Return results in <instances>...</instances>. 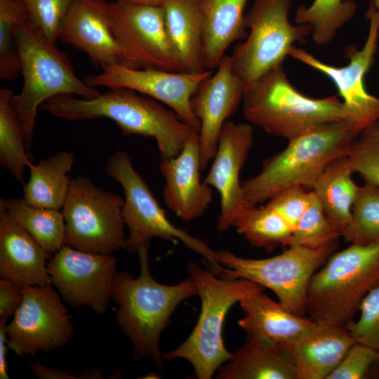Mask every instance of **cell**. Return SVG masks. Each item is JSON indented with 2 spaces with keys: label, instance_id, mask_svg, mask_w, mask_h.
Instances as JSON below:
<instances>
[{
  "label": "cell",
  "instance_id": "obj_35",
  "mask_svg": "<svg viewBox=\"0 0 379 379\" xmlns=\"http://www.w3.org/2000/svg\"><path fill=\"white\" fill-rule=\"evenodd\" d=\"M340 237L341 234L328 220L318 198L310 191L308 206L293 231L289 246L317 248Z\"/></svg>",
  "mask_w": 379,
  "mask_h": 379
},
{
  "label": "cell",
  "instance_id": "obj_2",
  "mask_svg": "<svg viewBox=\"0 0 379 379\" xmlns=\"http://www.w3.org/2000/svg\"><path fill=\"white\" fill-rule=\"evenodd\" d=\"M138 260V278L128 271L114 275L111 299L117 305L116 322L131 343L135 359H149L161 368V334L177 307L197 295V290L191 277L174 285L159 284L150 273L148 254L139 255Z\"/></svg>",
  "mask_w": 379,
  "mask_h": 379
},
{
  "label": "cell",
  "instance_id": "obj_45",
  "mask_svg": "<svg viewBox=\"0 0 379 379\" xmlns=\"http://www.w3.org/2000/svg\"><path fill=\"white\" fill-rule=\"evenodd\" d=\"M114 1H118L121 2L132 4L162 6L167 0H114Z\"/></svg>",
  "mask_w": 379,
  "mask_h": 379
},
{
  "label": "cell",
  "instance_id": "obj_3",
  "mask_svg": "<svg viewBox=\"0 0 379 379\" xmlns=\"http://www.w3.org/2000/svg\"><path fill=\"white\" fill-rule=\"evenodd\" d=\"M357 138L348 120H343L288 140L285 149L264 162L259 173L241 182L246 201L255 206L291 187L312 188L328 164L347 156Z\"/></svg>",
  "mask_w": 379,
  "mask_h": 379
},
{
  "label": "cell",
  "instance_id": "obj_26",
  "mask_svg": "<svg viewBox=\"0 0 379 379\" xmlns=\"http://www.w3.org/2000/svg\"><path fill=\"white\" fill-rule=\"evenodd\" d=\"M219 379H298L286 352L267 340L248 337L218 370Z\"/></svg>",
  "mask_w": 379,
  "mask_h": 379
},
{
  "label": "cell",
  "instance_id": "obj_16",
  "mask_svg": "<svg viewBox=\"0 0 379 379\" xmlns=\"http://www.w3.org/2000/svg\"><path fill=\"white\" fill-rule=\"evenodd\" d=\"M98 74L86 75L84 81L91 87L124 88L150 97L168 106L184 122L198 131L200 122L194 114L191 99L213 70L199 73L132 69L116 63L102 68Z\"/></svg>",
  "mask_w": 379,
  "mask_h": 379
},
{
  "label": "cell",
  "instance_id": "obj_32",
  "mask_svg": "<svg viewBox=\"0 0 379 379\" xmlns=\"http://www.w3.org/2000/svg\"><path fill=\"white\" fill-rule=\"evenodd\" d=\"M356 10L352 0H314L309 6L297 8L294 21L297 25H309L314 43L324 46L354 17Z\"/></svg>",
  "mask_w": 379,
  "mask_h": 379
},
{
  "label": "cell",
  "instance_id": "obj_27",
  "mask_svg": "<svg viewBox=\"0 0 379 379\" xmlns=\"http://www.w3.org/2000/svg\"><path fill=\"white\" fill-rule=\"evenodd\" d=\"M354 173L347 156L338 158L327 165L312 188L341 236L350 222L359 188L352 180Z\"/></svg>",
  "mask_w": 379,
  "mask_h": 379
},
{
  "label": "cell",
  "instance_id": "obj_14",
  "mask_svg": "<svg viewBox=\"0 0 379 379\" xmlns=\"http://www.w3.org/2000/svg\"><path fill=\"white\" fill-rule=\"evenodd\" d=\"M366 18L369 21L366 41L361 49L358 50L354 46L345 48L349 62L345 66L327 64L295 46L288 54L321 72L334 84L350 113L349 123L357 137L365 128L379 121V97L369 93L364 83L365 76L374 60L379 37V10L371 0Z\"/></svg>",
  "mask_w": 379,
  "mask_h": 379
},
{
  "label": "cell",
  "instance_id": "obj_9",
  "mask_svg": "<svg viewBox=\"0 0 379 379\" xmlns=\"http://www.w3.org/2000/svg\"><path fill=\"white\" fill-rule=\"evenodd\" d=\"M334 243L317 248L289 246L281 254L261 259L244 258L228 250L217 251L216 260L222 267L218 276L247 279L270 288L287 310L305 317L310 279L331 256Z\"/></svg>",
  "mask_w": 379,
  "mask_h": 379
},
{
  "label": "cell",
  "instance_id": "obj_34",
  "mask_svg": "<svg viewBox=\"0 0 379 379\" xmlns=\"http://www.w3.org/2000/svg\"><path fill=\"white\" fill-rule=\"evenodd\" d=\"M29 22L24 1L0 0V79L11 81L21 74L15 36L16 26Z\"/></svg>",
  "mask_w": 379,
  "mask_h": 379
},
{
  "label": "cell",
  "instance_id": "obj_28",
  "mask_svg": "<svg viewBox=\"0 0 379 379\" xmlns=\"http://www.w3.org/2000/svg\"><path fill=\"white\" fill-rule=\"evenodd\" d=\"M75 156L71 151H60L36 164L29 165V177L23 185V199L29 204L61 210L72 179Z\"/></svg>",
  "mask_w": 379,
  "mask_h": 379
},
{
  "label": "cell",
  "instance_id": "obj_46",
  "mask_svg": "<svg viewBox=\"0 0 379 379\" xmlns=\"http://www.w3.org/2000/svg\"><path fill=\"white\" fill-rule=\"evenodd\" d=\"M375 6L379 10V0H371Z\"/></svg>",
  "mask_w": 379,
  "mask_h": 379
},
{
  "label": "cell",
  "instance_id": "obj_6",
  "mask_svg": "<svg viewBox=\"0 0 379 379\" xmlns=\"http://www.w3.org/2000/svg\"><path fill=\"white\" fill-rule=\"evenodd\" d=\"M187 270L201 300V312L189 337L175 349L164 354V359H185L192 366L197 378L211 379L232 356L222 338L228 311L235 303L265 288L247 279L220 277L196 262H189Z\"/></svg>",
  "mask_w": 379,
  "mask_h": 379
},
{
  "label": "cell",
  "instance_id": "obj_40",
  "mask_svg": "<svg viewBox=\"0 0 379 379\" xmlns=\"http://www.w3.org/2000/svg\"><path fill=\"white\" fill-rule=\"evenodd\" d=\"M310 193L304 187H291L274 195L267 204L274 208L293 231L308 206Z\"/></svg>",
  "mask_w": 379,
  "mask_h": 379
},
{
  "label": "cell",
  "instance_id": "obj_8",
  "mask_svg": "<svg viewBox=\"0 0 379 379\" xmlns=\"http://www.w3.org/2000/svg\"><path fill=\"white\" fill-rule=\"evenodd\" d=\"M105 171L124 191L122 215L128 230L124 249L139 256L148 254L152 238L173 243L181 241L201 255L210 270L221 267L216 260L215 251L203 240L171 222L126 152L117 150L112 154Z\"/></svg>",
  "mask_w": 379,
  "mask_h": 379
},
{
  "label": "cell",
  "instance_id": "obj_19",
  "mask_svg": "<svg viewBox=\"0 0 379 379\" xmlns=\"http://www.w3.org/2000/svg\"><path fill=\"white\" fill-rule=\"evenodd\" d=\"M159 170L164 178V201L184 221L201 217L213 200L212 187L201 180L199 132L194 133L175 157L163 159Z\"/></svg>",
  "mask_w": 379,
  "mask_h": 379
},
{
  "label": "cell",
  "instance_id": "obj_43",
  "mask_svg": "<svg viewBox=\"0 0 379 379\" xmlns=\"http://www.w3.org/2000/svg\"><path fill=\"white\" fill-rule=\"evenodd\" d=\"M7 321L0 320V378L9 379L6 362L7 334L6 326Z\"/></svg>",
  "mask_w": 379,
  "mask_h": 379
},
{
  "label": "cell",
  "instance_id": "obj_41",
  "mask_svg": "<svg viewBox=\"0 0 379 379\" xmlns=\"http://www.w3.org/2000/svg\"><path fill=\"white\" fill-rule=\"evenodd\" d=\"M23 298V286L14 281L0 279V320L8 321Z\"/></svg>",
  "mask_w": 379,
  "mask_h": 379
},
{
  "label": "cell",
  "instance_id": "obj_1",
  "mask_svg": "<svg viewBox=\"0 0 379 379\" xmlns=\"http://www.w3.org/2000/svg\"><path fill=\"white\" fill-rule=\"evenodd\" d=\"M41 107L67 120L111 119L125 135L153 138L161 159L177 156L189 138L199 132L160 102L128 88H110L91 98L58 96Z\"/></svg>",
  "mask_w": 379,
  "mask_h": 379
},
{
  "label": "cell",
  "instance_id": "obj_20",
  "mask_svg": "<svg viewBox=\"0 0 379 379\" xmlns=\"http://www.w3.org/2000/svg\"><path fill=\"white\" fill-rule=\"evenodd\" d=\"M105 0H75L62 26L59 39L88 55L103 68L119 63L118 46Z\"/></svg>",
  "mask_w": 379,
  "mask_h": 379
},
{
  "label": "cell",
  "instance_id": "obj_10",
  "mask_svg": "<svg viewBox=\"0 0 379 379\" xmlns=\"http://www.w3.org/2000/svg\"><path fill=\"white\" fill-rule=\"evenodd\" d=\"M291 4V0H253L245 13L248 34L230 55L232 70L244 89L269 70L282 65L294 44L311 35L309 25L290 22Z\"/></svg>",
  "mask_w": 379,
  "mask_h": 379
},
{
  "label": "cell",
  "instance_id": "obj_42",
  "mask_svg": "<svg viewBox=\"0 0 379 379\" xmlns=\"http://www.w3.org/2000/svg\"><path fill=\"white\" fill-rule=\"evenodd\" d=\"M29 366L36 377L40 379H77L76 373L43 365L38 361L29 364Z\"/></svg>",
  "mask_w": 379,
  "mask_h": 379
},
{
  "label": "cell",
  "instance_id": "obj_15",
  "mask_svg": "<svg viewBox=\"0 0 379 379\" xmlns=\"http://www.w3.org/2000/svg\"><path fill=\"white\" fill-rule=\"evenodd\" d=\"M117 260L112 254L84 252L64 245L48 262L51 284L67 305L106 313Z\"/></svg>",
  "mask_w": 379,
  "mask_h": 379
},
{
  "label": "cell",
  "instance_id": "obj_31",
  "mask_svg": "<svg viewBox=\"0 0 379 379\" xmlns=\"http://www.w3.org/2000/svg\"><path fill=\"white\" fill-rule=\"evenodd\" d=\"M232 227L251 246L270 250L290 245L293 229L272 207L249 206Z\"/></svg>",
  "mask_w": 379,
  "mask_h": 379
},
{
  "label": "cell",
  "instance_id": "obj_37",
  "mask_svg": "<svg viewBox=\"0 0 379 379\" xmlns=\"http://www.w3.org/2000/svg\"><path fill=\"white\" fill-rule=\"evenodd\" d=\"M75 0H24L29 21L52 43L59 39L65 18Z\"/></svg>",
  "mask_w": 379,
  "mask_h": 379
},
{
  "label": "cell",
  "instance_id": "obj_24",
  "mask_svg": "<svg viewBox=\"0 0 379 379\" xmlns=\"http://www.w3.org/2000/svg\"><path fill=\"white\" fill-rule=\"evenodd\" d=\"M248 0H197L204 25L203 62L216 68L234 42L248 34L245 7Z\"/></svg>",
  "mask_w": 379,
  "mask_h": 379
},
{
  "label": "cell",
  "instance_id": "obj_7",
  "mask_svg": "<svg viewBox=\"0 0 379 379\" xmlns=\"http://www.w3.org/2000/svg\"><path fill=\"white\" fill-rule=\"evenodd\" d=\"M379 283V244H350L331 255L312 277L306 313L317 322L345 327Z\"/></svg>",
  "mask_w": 379,
  "mask_h": 379
},
{
  "label": "cell",
  "instance_id": "obj_25",
  "mask_svg": "<svg viewBox=\"0 0 379 379\" xmlns=\"http://www.w3.org/2000/svg\"><path fill=\"white\" fill-rule=\"evenodd\" d=\"M162 8L167 34L182 72L206 70L203 62L204 25L197 0H167Z\"/></svg>",
  "mask_w": 379,
  "mask_h": 379
},
{
  "label": "cell",
  "instance_id": "obj_17",
  "mask_svg": "<svg viewBox=\"0 0 379 379\" xmlns=\"http://www.w3.org/2000/svg\"><path fill=\"white\" fill-rule=\"evenodd\" d=\"M253 141V131L250 124L225 122L213 164L203 180L220 195V211L217 221L220 232L232 227L235 220L249 206L244 196L239 176Z\"/></svg>",
  "mask_w": 379,
  "mask_h": 379
},
{
  "label": "cell",
  "instance_id": "obj_36",
  "mask_svg": "<svg viewBox=\"0 0 379 379\" xmlns=\"http://www.w3.org/2000/svg\"><path fill=\"white\" fill-rule=\"evenodd\" d=\"M347 157L354 173H359L365 182L379 187V121L360 133Z\"/></svg>",
  "mask_w": 379,
  "mask_h": 379
},
{
  "label": "cell",
  "instance_id": "obj_33",
  "mask_svg": "<svg viewBox=\"0 0 379 379\" xmlns=\"http://www.w3.org/2000/svg\"><path fill=\"white\" fill-rule=\"evenodd\" d=\"M350 244H379V187L365 182L359 186L350 222L343 236Z\"/></svg>",
  "mask_w": 379,
  "mask_h": 379
},
{
  "label": "cell",
  "instance_id": "obj_22",
  "mask_svg": "<svg viewBox=\"0 0 379 379\" xmlns=\"http://www.w3.org/2000/svg\"><path fill=\"white\" fill-rule=\"evenodd\" d=\"M52 255L0 203V278L22 286L49 284L48 262Z\"/></svg>",
  "mask_w": 379,
  "mask_h": 379
},
{
  "label": "cell",
  "instance_id": "obj_13",
  "mask_svg": "<svg viewBox=\"0 0 379 379\" xmlns=\"http://www.w3.org/2000/svg\"><path fill=\"white\" fill-rule=\"evenodd\" d=\"M8 349L34 356L64 347L74 333L72 317L51 284L23 286L22 300L6 326Z\"/></svg>",
  "mask_w": 379,
  "mask_h": 379
},
{
  "label": "cell",
  "instance_id": "obj_12",
  "mask_svg": "<svg viewBox=\"0 0 379 379\" xmlns=\"http://www.w3.org/2000/svg\"><path fill=\"white\" fill-rule=\"evenodd\" d=\"M107 11L119 64L132 69L182 72L167 34L162 6L114 1L108 2Z\"/></svg>",
  "mask_w": 379,
  "mask_h": 379
},
{
  "label": "cell",
  "instance_id": "obj_4",
  "mask_svg": "<svg viewBox=\"0 0 379 379\" xmlns=\"http://www.w3.org/2000/svg\"><path fill=\"white\" fill-rule=\"evenodd\" d=\"M244 118L267 133L290 140L324 124L348 120L351 115L336 95L312 98L290 82L282 65L244 89Z\"/></svg>",
  "mask_w": 379,
  "mask_h": 379
},
{
  "label": "cell",
  "instance_id": "obj_18",
  "mask_svg": "<svg viewBox=\"0 0 379 379\" xmlns=\"http://www.w3.org/2000/svg\"><path fill=\"white\" fill-rule=\"evenodd\" d=\"M216 69L191 99L192 112L200 122L201 171L214 158L222 128L242 102L244 93V85L233 72L230 55H225Z\"/></svg>",
  "mask_w": 379,
  "mask_h": 379
},
{
  "label": "cell",
  "instance_id": "obj_39",
  "mask_svg": "<svg viewBox=\"0 0 379 379\" xmlns=\"http://www.w3.org/2000/svg\"><path fill=\"white\" fill-rule=\"evenodd\" d=\"M378 360L379 352L357 342L326 379L364 378L370 367Z\"/></svg>",
  "mask_w": 379,
  "mask_h": 379
},
{
  "label": "cell",
  "instance_id": "obj_47",
  "mask_svg": "<svg viewBox=\"0 0 379 379\" xmlns=\"http://www.w3.org/2000/svg\"><path fill=\"white\" fill-rule=\"evenodd\" d=\"M20 1H24V0H20Z\"/></svg>",
  "mask_w": 379,
  "mask_h": 379
},
{
  "label": "cell",
  "instance_id": "obj_5",
  "mask_svg": "<svg viewBox=\"0 0 379 379\" xmlns=\"http://www.w3.org/2000/svg\"><path fill=\"white\" fill-rule=\"evenodd\" d=\"M15 36L23 86L12 102L30 153L38 109L45 102L62 95L91 98L100 93L76 75L65 54L29 21L16 26Z\"/></svg>",
  "mask_w": 379,
  "mask_h": 379
},
{
  "label": "cell",
  "instance_id": "obj_23",
  "mask_svg": "<svg viewBox=\"0 0 379 379\" xmlns=\"http://www.w3.org/2000/svg\"><path fill=\"white\" fill-rule=\"evenodd\" d=\"M244 317L238 321L247 338H258L280 347L294 340L314 324L305 317L295 315L263 291L240 302Z\"/></svg>",
  "mask_w": 379,
  "mask_h": 379
},
{
  "label": "cell",
  "instance_id": "obj_38",
  "mask_svg": "<svg viewBox=\"0 0 379 379\" xmlns=\"http://www.w3.org/2000/svg\"><path fill=\"white\" fill-rule=\"evenodd\" d=\"M359 317L345 328L360 343L379 352V283L364 298Z\"/></svg>",
  "mask_w": 379,
  "mask_h": 379
},
{
  "label": "cell",
  "instance_id": "obj_21",
  "mask_svg": "<svg viewBox=\"0 0 379 379\" xmlns=\"http://www.w3.org/2000/svg\"><path fill=\"white\" fill-rule=\"evenodd\" d=\"M357 342L345 327L314 321L281 348L291 359L298 379H326Z\"/></svg>",
  "mask_w": 379,
  "mask_h": 379
},
{
  "label": "cell",
  "instance_id": "obj_44",
  "mask_svg": "<svg viewBox=\"0 0 379 379\" xmlns=\"http://www.w3.org/2000/svg\"><path fill=\"white\" fill-rule=\"evenodd\" d=\"M104 371L100 367H92L76 373L77 379L103 378Z\"/></svg>",
  "mask_w": 379,
  "mask_h": 379
},
{
  "label": "cell",
  "instance_id": "obj_30",
  "mask_svg": "<svg viewBox=\"0 0 379 379\" xmlns=\"http://www.w3.org/2000/svg\"><path fill=\"white\" fill-rule=\"evenodd\" d=\"M13 95L8 88L0 89V165L24 185L25 169L31 163V154L13 105Z\"/></svg>",
  "mask_w": 379,
  "mask_h": 379
},
{
  "label": "cell",
  "instance_id": "obj_11",
  "mask_svg": "<svg viewBox=\"0 0 379 379\" xmlns=\"http://www.w3.org/2000/svg\"><path fill=\"white\" fill-rule=\"evenodd\" d=\"M124 197L107 191L88 178L72 179L61 209L64 244L92 253L112 254L124 248Z\"/></svg>",
  "mask_w": 379,
  "mask_h": 379
},
{
  "label": "cell",
  "instance_id": "obj_29",
  "mask_svg": "<svg viewBox=\"0 0 379 379\" xmlns=\"http://www.w3.org/2000/svg\"><path fill=\"white\" fill-rule=\"evenodd\" d=\"M0 203L48 253L53 255L65 245V225L60 210L35 206L23 198H1Z\"/></svg>",
  "mask_w": 379,
  "mask_h": 379
}]
</instances>
